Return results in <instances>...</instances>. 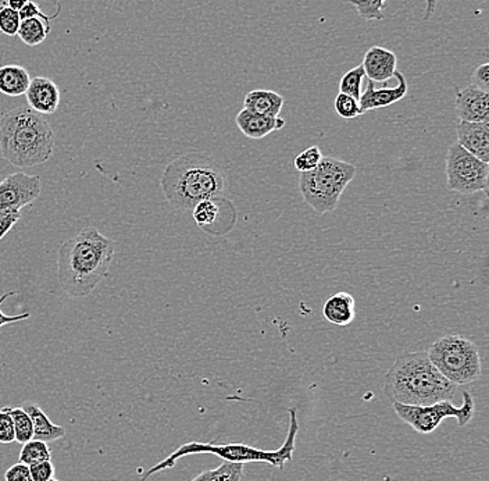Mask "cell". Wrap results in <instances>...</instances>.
<instances>
[{"instance_id": "obj_1", "label": "cell", "mask_w": 489, "mask_h": 481, "mask_svg": "<svg viewBox=\"0 0 489 481\" xmlns=\"http://www.w3.org/2000/svg\"><path fill=\"white\" fill-rule=\"evenodd\" d=\"M115 244L95 227H87L61 244L58 252V280L71 298H85L94 292L109 273Z\"/></svg>"}, {"instance_id": "obj_2", "label": "cell", "mask_w": 489, "mask_h": 481, "mask_svg": "<svg viewBox=\"0 0 489 481\" xmlns=\"http://www.w3.org/2000/svg\"><path fill=\"white\" fill-rule=\"evenodd\" d=\"M161 184L164 198L172 208L194 209L202 200L223 197L226 185V170L212 156L190 152L167 164Z\"/></svg>"}, {"instance_id": "obj_3", "label": "cell", "mask_w": 489, "mask_h": 481, "mask_svg": "<svg viewBox=\"0 0 489 481\" xmlns=\"http://www.w3.org/2000/svg\"><path fill=\"white\" fill-rule=\"evenodd\" d=\"M383 391L392 403L429 406L452 400L457 385L445 379L427 352H413L396 359L385 375Z\"/></svg>"}, {"instance_id": "obj_4", "label": "cell", "mask_w": 489, "mask_h": 481, "mask_svg": "<svg viewBox=\"0 0 489 481\" xmlns=\"http://www.w3.org/2000/svg\"><path fill=\"white\" fill-rule=\"evenodd\" d=\"M55 149L51 125L28 106L15 107L0 122V151L12 166L27 169L46 163Z\"/></svg>"}, {"instance_id": "obj_5", "label": "cell", "mask_w": 489, "mask_h": 481, "mask_svg": "<svg viewBox=\"0 0 489 481\" xmlns=\"http://www.w3.org/2000/svg\"><path fill=\"white\" fill-rule=\"evenodd\" d=\"M290 416L291 423L290 429H288L287 439H285L284 445L280 449L264 451V449H254V447L244 444H213V442L190 441L181 445L180 449H177L171 455H169L166 459L156 463L153 467L146 470L141 476L139 481H146L151 476L156 475V473L171 469L176 465L177 460L181 459V458L198 454L216 455V457L221 458L226 462L269 463L272 467L282 469L285 467V463L292 460L293 451H295L296 436H298V431H300V423H298V416H296L295 409H291Z\"/></svg>"}, {"instance_id": "obj_6", "label": "cell", "mask_w": 489, "mask_h": 481, "mask_svg": "<svg viewBox=\"0 0 489 481\" xmlns=\"http://www.w3.org/2000/svg\"><path fill=\"white\" fill-rule=\"evenodd\" d=\"M356 176V166L336 158L321 159L318 167L300 173V190L303 199L318 213L334 212L342 192Z\"/></svg>"}, {"instance_id": "obj_7", "label": "cell", "mask_w": 489, "mask_h": 481, "mask_svg": "<svg viewBox=\"0 0 489 481\" xmlns=\"http://www.w3.org/2000/svg\"><path fill=\"white\" fill-rule=\"evenodd\" d=\"M431 364L455 385L468 384L481 377L478 347L462 336H447L427 351Z\"/></svg>"}, {"instance_id": "obj_8", "label": "cell", "mask_w": 489, "mask_h": 481, "mask_svg": "<svg viewBox=\"0 0 489 481\" xmlns=\"http://www.w3.org/2000/svg\"><path fill=\"white\" fill-rule=\"evenodd\" d=\"M393 411L401 421L419 434H431L438 429L444 419H457L460 427L467 426L475 416V403L471 393H463V405L455 406L450 401L432 403L429 406H411L392 403Z\"/></svg>"}, {"instance_id": "obj_9", "label": "cell", "mask_w": 489, "mask_h": 481, "mask_svg": "<svg viewBox=\"0 0 489 481\" xmlns=\"http://www.w3.org/2000/svg\"><path fill=\"white\" fill-rule=\"evenodd\" d=\"M447 188L463 195L486 192L489 166L468 153L459 143H453L447 156Z\"/></svg>"}, {"instance_id": "obj_10", "label": "cell", "mask_w": 489, "mask_h": 481, "mask_svg": "<svg viewBox=\"0 0 489 481\" xmlns=\"http://www.w3.org/2000/svg\"><path fill=\"white\" fill-rule=\"evenodd\" d=\"M42 191L41 179L25 173L10 174L0 182V212H22Z\"/></svg>"}, {"instance_id": "obj_11", "label": "cell", "mask_w": 489, "mask_h": 481, "mask_svg": "<svg viewBox=\"0 0 489 481\" xmlns=\"http://www.w3.org/2000/svg\"><path fill=\"white\" fill-rule=\"evenodd\" d=\"M455 109L460 122H488L489 94L475 88V85H468L457 91Z\"/></svg>"}, {"instance_id": "obj_12", "label": "cell", "mask_w": 489, "mask_h": 481, "mask_svg": "<svg viewBox=\"0 0 489 481\" xmlns=\"http://www.w3.org/2000/svg\"><path fill=\"white\" fill-rule=\"evenodd\" d=\"M393 77L398 79V85L393 88L383 87V88L377 89L374 87V82L370 81V79L367 81V88H365L359 99L360 109H362L363 113L391 106V105H395L396 102L406 97L409 85L405 76L401 71H396Z\"/></svg>"}, {"instance_id": "obj_13", "label": "cell", "mask_w": 489, "mask_h": 481, "mask_svg": "<svg viewBox=\"0 0 489 481\" xmlns=\"http://www.w3.org/2000/svg\"><path fill=\"white\" fill-rule=\"evenodd\" d=\"M28 107L40 115H53L60 105V91L58 85L46 77L31 79L27 92Z\"/></svg>"}, {"instance_id": "obj_14", "label": "cell", "mask_w": 489, "mask_h": 481, "mask_svg": "<svg viewBox=\"0 0 489 481\" xmlns=\"http://www.w3.org/2000/svg\"><path fill=\"white\" fill-rule=\"evenodd\" d=\"M459 145L468 153L489 163V125L488 122H459L457 125Z\"/></svg>"}, {"instance_id": "obj_15", "label": "cell", "mask_w": 489, "mask_h": 481, "mask_svg": "<svg viewBox=\"0 0 489 481\" xmlns=\"http://www.w3.org/2000/svg\"><path fill=\"white\" fill-rule=\"evenodd\" d=\"M365 77L373 82H387L395 76L398 58L392 51L373 46L365 51L362 63Z\"/></svg>"}, {"instance_id": "obj_16", "label": "cell", "mask_w": 489, "mask_h": 481, "mask_svg": "<svg viewBox=\"0 0 489 481\" xmlns=\"http://www.w3.org/2000/svg\"><path fill=\"white\" fill-rule=\"evenodd\" d=\"M235 122L241 133L251 140H262L272 131L281 130L285 125L284 118L267 117L246 109H242L238 113Z\"/></svg>"}, {"instance_id": "obj_17", "label": "cell", "mask_w": 489, "mask_h": 481, "mask_svg": "<svg viewBox=\"0 0 489 481\" xmlns=\"http://www.w3.org/2000/svg\"><path fill=\"white\" fill-rule=\"evenodd\" d=\"M323 316L327 321L336 326H347L356 318V302L347 292L331 295L323 305Z\"/></svg>"}, {"instance_id": "obj_18", "label": "cell", "mask_w": 489, "mask_h": 481, "mask_svg": "<svg viewBox=\"0 0 489 481\" xmlns=\"http://www.w3.org/2000/svg\"><path fill=\"white\" fill-rule=\"evenodd\" d=\"M23 409L27 412L31 421H32L33 439L48 442L49 444V442L58 441V439L66 436V429L53 423L37 403H24Z\"/></svg>"}, {"instance_id": "obj_19", "label": "cell", "mask_w": 489, "mask_h": 481, "mask_svg": "<svg viewBox=\"0 0 489 481\" xmlns=\"http://www.w3.org/2000/svg\"><path fill=\"white\" fill-rule=\"evenodd\" d=\"M284 97L277 92L269 89H254L249 92L244 100V109L257 115L267 116V117H280Z\"/></svg>"}, {"instance_id": "obj_20", "label": "cell", "mask_w": 489, "mask_h": 481, "mask_svg": "<svg viewBox=\"0 0 489 481\" xmlns=\"http://www.w3.org/2000/svg\"><path fill=\"white\" fill-rule=\"evenodd\" d=\"M30 73L19 64L0 67V92L7 97H23L30 85Z\"/></svg>"}, {"instance_id": "obj_21", "label": "cell", "mask_w": 489, "mask_h": 481, "mask_svg": "<svg viewBox=\"0 0 489 481\" xmlns=\"http://www.w3.org/2000/svg\"><path fill=\"white\" fill-rule=\"evenodd\" d=\"M349 4L354 5L356 7L357 13L363 20H380L383 19V9H385V2L387 0H347ZM426 14H424V20L431 19V15L434 14L435 7L438 5V0H426Z\"/></svg>"}, {"instance_id": "obj_22", "label": "cell", "mask_w": 489, "mask_h": 481, "mask_svg": "<svg viewBox=\"0 0 489 481\" xmlns=\"http://www.w3.org/2000/svg\"><path fill=\"white\" fill-rule=\"evenodd\" d=\"M51 27L42 19H25L20 23L19 35L20 40L28 46H38L45 42L46 37L51 32Z\"/></svg>"}, {"instance_id": "obj_23", "label": "cell", "mask_w": 489, "mask_h": 481, "mask_svg": "<svg viewBox=\"0 0 489 481\" xmlns=\"http://www.w3.org/2000/svg\"><path fill=\"white\" fill-rule=\"evenodd\" d=\"M244 477V463L223 460L216 469L206 470L190 481H241Z\"/></svg>"}, {"instance_id": "obj_24", "label": "cell", "mask_w": 489, "mask_h": 481, "mask_svg": "<svg viewBox=\"0 0 489 481\" xmlns=\"http://www.w3.org/2000/svg\"><path fill=\"white\" fill-rule=\"evenodd\" d=\"M4 409L9 412V415L13 419V423H14L15 441L20 442V444H25V442L33 439L32 421H31L27 412L23 409V406H20V408L5 406Z\"/></svg>"}, {"instance_id": "obj_25", "label": "cell", "mask_w": 489, "mask_h": 481, "mask_svg": "<svg viewBox=\"0 0 489 481\" xmlns=\"http://www.w3.org/2000/svg\"><path fill=\"white\" fill-rule=\"evenodd\" d=\"M220 199H206L195 206L192 209V216H194L198 227L208 231V228H212L216 225L218 215H220V208H218V200Z\"/></svg>"}, {"instance_id": "obj_26", "label": "cell", "mask_w": 489, "mask_h": 481, "mask_svg": "<svg viewBox=\"0 0 489 481\" xmlns=\"http://www.w3.org/2000/svg\"><path fill=\"white\" fill-rule=\"evenodd\" d=\"M45 460H51V451L48 442L31 439V441L23 444L19 462L25 463L30 467L33 463L45 462Z\"/></svg>"}, {"instance_id": "obj_27", "label": "cell", "mask_w": 489, "mask_h": 481, "mask_svg": "<svg viewBox=\"0 0 489 481\" xmlns=\"http://www.w3.org/2000/svg\"><path fill=\"white\" fill-rule=\"evenodd\" d=\"M364 79V69L360 64V66L355 67V69L342 76L341 81H339V92L359 100L360 97H362V84Z\"/></svg>"}, {"instance_id": "obj_28", "label": "cell", "mask_w": 489, "mask_h": 481, "mask_svg": "<svg viewBox=\"0 0 489 481\" xmlns=\"http://www.w3.org/2000/svg\"><path fill=\"white\" fill-rule=\"evenodd\" d=\"M20 14L17 10L10 9L6 5H0V33L7 37H15L19 32Z\"/></svg>"}, {"instance_id": "obj_29", "label": "cell", "mask_w": 489, "mask_h": 481, "mask_svg": "<svg viewBox=\"0 0 489 481\" xmlns=\"http://www.w3.org/2000/svg\"><path fill=\"white\" fill-rule=\"evenodd\" d=\"M334 107H336V112L338 113V116H341L342 118H346V120H352V118H357L364 115L362 109H360L359 100L349 97V95L341 94V92L336 97Z\"/></svg>"}, {"instance_id": "obj_30", "label": "cell", "mask_w": 489, "mask_h": 481, "mask_svg": "<svg viewBox=\"0 0 489 481\" xmlns=\"http://www.w3.org/2000/svg\"><path fill=\"white\" fill-rule=\"evenodd\" d=\"M321 159H323V153H321L320 148H318V146H310V148L300 152V153L296 156L293 163H295L296 170H298L300 173H308V171L313 170L314 167L318 166Z\"/></svg>"}, {"instance_id": "obj_31", "label": "cell", "mask_w": 489, "mask_h": 481, "mask_svg": "<svg viewBox=\"0 0 489 481\" xmlns=\"http://www.w3.org/2000/svg\"><path fill=\"white\" fill-rule=\"evenodd\" d=\"M15 441L14 423L9 412L0 409V444H12Z\"/></svg>"}, {"instance_id": "obj_32", "label": "cell", "mask_w": 489, "mask_h": 481, "mask_svg": "<svg viewBox=\"0 0 489 481\" xmlns=\"http://www.w3.org/2000/svg\"><path fill=\"white\" fill-rule=\"evenodd\" d=\"M55 465L51 463V460H45V462L33 463L30 465V473L32 476L33 481H48L51 477H55Z\"/></svg>"}, {"instance_id": "obj_33", "label": "cell", "mask_w": 489, "mask_h": 481, "mask_svg": "<svg viewBox=\"0 0 489 481\" xmlns=\"http://www.w3.org/2000/svg\"><path fill=\"white\" fill-rule=\"evenodd\" d=\"M60 13V10H59L58 13H56L55 15H46L43 14L42 12H41L40 7H38V5L35 4V2H32V0H30L27 5H25L24 7H23L22 10H20V19L25 20V19H42L43 22L48 23V24H51V20L55 19L56 15Z\"/></svg>"}, {"instance_id": "obj_34", "label": "cell", "mask_w": 489, "mask_h": 481, "mask_svg": "<svg viewBox=\"0 0 489 481\" xmlns=\"http://www.w3.org/2000/svg\"><path fill=\"white\" fill-rule=\"evenodd\" d=\"M5 481H33L30 467L25 463H15L5 473Z\"/></svg>"}, {"instance_id": "obj_35", "label": "cell", "mask_w": 489, "mask_h": 481, "mask_svg": "<svg viewBox=\"0 0 489 481\" xmlns=\"http://www.w3.org/2000/svg\"><path fill=\"white\" fill-rule=\"evenodd\" d=\"M471 85L481 91H489V63L481 64L471 76Z\"/></svg>"}, {"instance_id": "obj_36", "label": "cell", "mask_w": 489, "mask_h": 481, "mask_svg": "<svg viewBox=\"0 0 489 481\" xmlns=\"http://www.w3.org/2000/svg\"><path fill=\"white\" fill-rule=\"evenodd\" d=\"M22 218V212H0V241Z\"/></svg>"}, {"instance_id": "obj_37", "label": "cell", "mask_w": 489, "mask_h": 481, "mask_svg": "<svg viewBox=\"0 0 489 481\" xmlns=\"http://www.w3.org/2000/svg\"><path fill=\"white\" fill-rule=\"evenodd\" d=\"M15 294H17V291H9V292H6V294L2 295V297H0V306H2V303H4L5 301L7 300V298L12 297V295ZM30 318V313H22V315L17 316H6L4 312H2V309H0V328H4V326H6V324L17 323V321L27 320V319Z\"/></svg>"}, {"instance_id": "obj_38", "label": "cell", "mask_w": 489, "mask_h": 481, "mask_svg": "<svg viewBox=\"0 0 489 481\" xmlns=\"http://www.w3.org/2000/svg\"><path fill=\"white\" fill-rule=\"evenodd\" d=\"M28 2H30V0H2V5H6V6L10 7V9L20 12V10H22L23 7L28 4Z\"/></svg>"}, {"instance_id": "obj_39", "label": "cell", "mask_w": 489, "mask_h": 481, "mask_svg": "<svg viewBox=\"0 0 489 481\" xmlns=\"http://www.w3.org/2000/svg\"><path fill=\"white\" fill-rule=\"evenodd\" d=\"M48 481H60V480H58V478H55V477H51V480H48Z\"/></svg>"}]
</instances>
